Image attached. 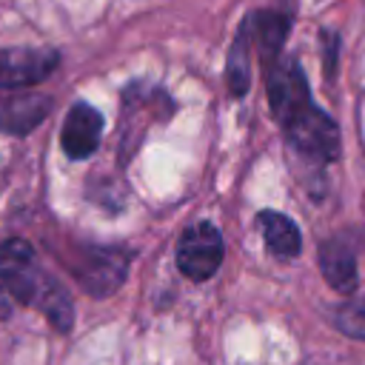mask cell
<instances>
[{
  "mask_svg": "<svg viewBox=\"0 0 365 365\" xmlns=\"http://www.w3.org/2000/svg\"><path fill=\"white\" fill-rule=\"evenodd\" d=\"M319 268H322L328 285L336 288L339 294H351L356 288V257H354V248L345 240L334 237V240L322 242Z\"/></svg>",
  "mask_w": 365,
  "mask_h": 365,
  "instance_id": "ba28073f",
  "label": "cell"
},
{
  "mask_svg": "<svg viewBox=\"0 0 365 365\" xmlns=\"http://www.w3.org/2000/svg\"><path fill=\"white\" fill-rule=\"evenodd\" d=\"M251 26L248 20L242 23V29L237 31V40L228 51V66H225V83H228V91L234 97H242L251 86V68H248V48H251Z\"/></svg>",
  "mask_w": 365,
  "mask_h": 365,
  "instance_id": "8fae6325",
  "label": "cell"
},
{
  "mask_svg": "<svg viewBox=\"0 0 365 365\" xmlns=\"http://www.w3.org/2000/svg\"><path fill=\"white\" fill-rule=\"evenodd\" d=\"M103 137V114L88 103H74L63 120L60 143L68 160H86L97 151Z\"/></svg>",
  "mask_w": 365,
  "mask_h": 365,
  "instance_id": "8992f818",
  "label": "cell"
},
{
  "mask_svg": "<svg viewBox=\"0 0 365 365\" xmlns=\"http://www.w3.org/2000/svg\"><path fill=\"white\" fill-rule=\"evenodd\" d=\"M9 311H11V305H9V299L0 294V319H3V317H9Z\"/></svg>",
  "mask_w": 365,
  "mask_h": 365,
  "instance_id": "4fadbf2b",
  "label": "cell"
},
{
  "mask_svg": "<svg viewBox=\"0 0 365 365\" xmlns=\"http://www.w3.org/2000/svg\"><path fill=\"white\" fill-rule=\"evenodd\" d=\"M222 254H225V245H222L220 228L211 222H194L182 231L177 242V268L188 279L202 282L217 274Z\"/></svg>",
  "mask_w": 365,
  "mask_h": 365,
  "instance_id": "277c9868",
  "label": "cell"
},
{
  "mask_svg": "<svg viewBox=\"0 0 365 365\" xmlns=\"http://www.w3.org/2000/svg\"><path fill=\"white\" fill-rule=\"evenodd\" d=\"M0 288H6L14 299L43 311L57 331H71V297L48 271L40 268L34 248L20 237L0 242Z\"/></svg>",
  "mask_w": 365,
  "mask_h": 365,
  "instance_id": "6da1fadb",
  "label": "cell"
},
{
  "mask_svg": "<svg viewBox=\"0 0 365 365\" xmlns=\"http://www.w3.org/2000/svg\"><path fill=\"white\" fill-rule=\"evenodd\" d=\"M74 279L91 297H108L117 291L128 274V254L108 245H86L71 262Z\"/></svg>",
  "mask_w": 365,
  "mask_h": 365,
  "instance_id": "3957f363",
  "label": "cell"
},
{
  "mask_svg": "<svg viewBox=\"0 0 365 365\" xmlns=\"http://www.w3.org/2000/svg\"><path fill=\"white\" fill-rule=\"evenodd\" d=\"M279 125H282L288 143L302 157L317 160V163H331L339 157V128L311 100L302 103L299 108H294L291 114H285L279 120Z\"/></svg>",
  "mask_w": 365,
  "mask_h": 365,
  "instance_id": "7a4b0ae2",
  "label": "cell"
},
{
  "mask_svg": "<svg viewBox=\"0 0 365 365\" xmlns=\"http://www.w3.org/2000/svg\"><path fill=\"white\" fill-rule=\"evenodd\" d=\"M336 325L356 339H365V302L362 305H345L342 311H336Z\"/></svg>",
  "mask_w": 365,
  "mask_h": 365,
  "instance_id": "7c38bea8",
  "label": "cell"
},
{
  "mask_svg": "<svg viewBox=\"0 0 365 365\" xmlns=\"http://www.w3.org/2000/svg\"><path fill=\"white\" fill-rule=\"evenodd\" d=\"M54 100L40 91H3L0 94V131L3 134H29L51 111Z\"/></svg>",
  "mask_w": 365,
  "mask_h": 365,
  "instance_id": "52a82bcc",
  "label": "cell"
},
{
  "mask_svg": "<svg viewBox=\"0 0 365 365\" xmlns=\"http://www.w3.org/2000/svg\"><path fill=\"white\" fill-rule=\"evenodd\" d=\"M60 63L54 48H0V88H31L43 83Z\"/></svg>",
  "mask_w": 365,
  "mask_h": 365,
  "instance_id": "5b68a950",
  "label": "cell"
},
{
  "mask_svg": "<svg viewBox=\"0 0 365 365\" xmlns=\"http://www.w3.org/2000/svg\"><path fill=\"white\" fill-rule=\"evenodd\" d=\"M248 26H251V37L259 43V51H262V60L271 66V60L277 57L285 34H288V17L277 14V11H259V14H251L245 17Z\"/></svg>",
  "mask_w": 365,
  "mask_h": 365,
  "instance_id": "30bf717a",
  "label": "cell"
},
{
  "mask_svg": "<svg viewBox=\"0 0 365 365\" xmlns=\"http://www.w3.org/2000/svg\"><path fill=\"white\" fill-rule=\"evenodd\" d=\"M257 225L262 231V240L268 245V251L279 259H294L302 251V237L294 220H288L279 211H259Z\"/></svg>",
  "mask_w": 365,
  "mask_h": 365,
  "instance_id": "9c48e42d",
  "label": "cell"
}]
</instances>
